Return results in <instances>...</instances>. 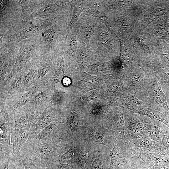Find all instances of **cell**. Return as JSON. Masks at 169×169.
I'll return each mask as SVG.
<instances>
[{
    "instance_id": "52a82bcc",
    "label": "cell",
    "mask_w": 169,
    "mask_h": 169,
    "mask_svg": "<svg viewBox=\"0 0 169 169\" xmlns=\"http://www.w3.org/2000/svg\"><path fill=\"white\" fill-rule=\"evenodd\" d=\"M155 105H141L129 111L140 116H145L154 120H157L166 125L169 129V113L162 110Z\"/></svg>"
},
{
    "instance_id": "4dcf8cb0",
    "label": "cell",
    "mask_w": 169,
    "mask_h": 169,
    "mask_svg": "<svg viewBox=\"0 0 169 169\" xmlns=\"http://www.w3.org/2000/svg\"><path fill=\"white\" fill-rule=\"evenodd\" d=\"M6 71L2 67H0V76L1 79H3L4 77Z\"/></svg>"
},
{
    "instance_id": "4fadbf2b",
    "label": "cell",
    "mask_w": 169,
    "mask_h": 169,
    "mask_svg": "<svg viewBox=\"0 0 169 169\" xmlns=\"http://www.w3.org/2000/svg\"><path fill=\"white\" fill-rule=\"evenodd\" d=\"M149 84L148 89L155 105L169 113L166 96L162 90L158 78L156 76L154 77Z\"/></svg>"
},
{
    "instance_id": "2e32d148",
    "label": "cell",
    "mask_w": 169,
    "mask_h": 169,
    "mask_svg": "<svg viewBox=\"0 0 169 169\" xmlns=\"http://www.w3.org/2000/svg\"><path fill=\"white\" fill-rule=\"evenodd\" d=\"M124 112L123 110L116 116L113 121L111 130L113 134L117 139L129 146L125 133Z\"/></svg>"
},
{
    "instance_id": "7c38bea8",
    "label": "cell",
    "mask_w": 169,
    "mask_h": 169,
    "mask_svg": "<svg viewBox=\"0 0 169 169\" xmlns=\"http://www.w3.org/2000/svg\"><path fill=\"white\" fill-rule=\"evenodd\" d=\"M143 125L144 134L148 136L158 143L163 133L169 130L166 125L155 122V120L150 119L148 117L141 116Z\"/></svg>"
},
{
    "instance_id": "30bf717a",
    "label": "cell",
    "mask_w": 169,
    "mask_h": 169,
    "mask_svg": "<svg viewBox=\"0 0 169 169\" xmlns=\"http://www.w3.org/2000/svg\"><path fill=\"white\" fill-rule=\"evenodd\" d=\"M59 130L58 124L52 122L43 129L27 145L32 146H37L55 141L57 140Z\"/></svg>"
},
{
    "instance_id": "3957f363",
    "label": "cell",
    "mask_w": 169,
    "mask_h": 169,
    "mask_svg": "<svg viewBox=\"0 0 169 169\" xmlns=\"http://www.w3.org/2000/svg\"><path fill=\"white\" fill-rule=\"evenodd\" d=\"M114 142V146L109 152L110 162L108 169H129L133 155V150L126 145L122 149L115 139Z\"/></svg>"
},
{
    "instance_id": "7a4b0ae2",
    "label": "cell",
    "mask_w": 169,
    "mask_h": 169,
    "mask_svg": "<svg viewBox=\"0 0 169 169\" xmlns=\"http://www.w3.org/2000/svg\"><path fill=\"white\" fill-rule=\"evenodd\" d=\"M61 146L59 139L37 146H32L24 144L17 156L21 159L31 160L38 166L47 169L46 164L55 157Z\"/></svg>"
},
{
    "instance_id": "484cf974",
    "label": "cell",
    "mask_w": 169,
    "mask_h": 169,
    "mask_svg": "<svg viewBox=\"0 0 169 169\" xmlns=\"http://www.w3.org/2000/svg\"><path fill=\"white\" fill-rule=\"evenodd\" d=\"M21 160L25 169H46L38 166L31 160L25 159Z\"/></svg>"
},
{
    "instance_id": "d4e9b609",
    "label": "cell",
    "mask_w": 169,
    "mask_h": 169,
    "mask_svg": "<svg viewBox=\"0 0 169 169\" xmlns=\"http://www.w3.org/2000/svg\"><path fill=\"white\" fill-rule=\"evenodd\" d=\"M11 156L7 155H0V169H9V163Z\"/></svg>"
},
{
    "instance_id": "8992f818",
    "label": "cell",
    "mask_w": 169,
    "mask_h": 169,
    "mask_svg": "<svg viewBox=\"0 0 169 169\" xmlns=\"http://www.w3.org/2000/svg\"><path fill=\"white\" fill-rule=\"evenodd\" d=\"M62 1H47L41 3L38 8L26 18V20L41 18H56L65 10Z\"/></svg>"
},
{
    "instance_id": "277c9868",
    "label": "cell",
    "mask_w": 169,
    "mask_h": 169,
    "mask_svg": "<svg viewBox=\"0 0 169 169\" xmlns=\"http://www.w3.org/2000/svg\"><path fill=\"white\" fill-rule=\"evenodd\" d=\"M57 17L44 19H31L30 21L26 20V23L12 36L11 40L19 42L24 39L33 36L51 25L53 21Z\"/></svg>"
},
{
    "instance_id": "d6a6232c",
    "label": "cell",
    "mask_w": 169,
    "mask_h": 169,
    "mask_svg": "<svg viewBox=\"0 0 169 169\" xmlns=\"http://www.w3.org/2000/svg\"><path fill=\"white\" fill-rule=\"evenodd\" d=\"M21 169H25V168H24V166L23 165V167H22V168Z\"/></svg>"
},
{
    "instance_id": "9c48e42d",
    "label": "cell",
    "mask_w": 169,
    "mask_h": 169,
    "mask_svg": "<svg viewBox=\"0 0 169 169\" xmlns=\"http://www.w3.org/2000/svg\"><path fill=\"white\" fill-rule=\"evenodd\" d=\"M130 147L134 151L148 153H163L158 143L144 135L128 141Z\"/></svg>"
},
{
    "instance_id": "cb8c5ba5",
    "label": "cell",
    "mask_w": 169,
    "mask_h": 169,
    "mask_svg": "<svg viewBox=\"0 0 169 169\" xmlns=\"http://www.w3.org/2000/svg\"><path fill=\"white\" fill-rule=\"evenodd\" d=\"M88 157V153L86 151L82 150L80 151L77 158L78 163L81 169H85Z\"/></svg>"
},
{
    "instance_id": "ffe728a7",
    "label": "cell",
    "mask_w": 169,
    "mask_h": 169,
    "mask_svg": "<svg viewBox=\"0 0 169 169\" xmlns=\"http://www.w3.org/2000/svg\"><path fill=\"white\" fill-rule=\"evenodd\" d=\"M136 91L129 92L126 96L124 106L125 108L129 110L136 107L142 105L141 101L139 100L136 97Z\"/></svg>"
},
{
    "instance_id": "4316f807",
    "label": "cell",
    "mask_w": 169,
    "mask_h": 169,
    "mask_svg": "<svg viewBox=\"0 0 169 169\" xmlns=\"http://www.w3.org/2000/svg\"><path fill=\"white\" fill-rule=\"evenodd\" d=\"M103 164L99 159L93 160L91 165V169H103Z\"/></svg>"
},
{
    "instance_id": "e0dca14e",
    "label": "cell",
    "mask_w": 169,
    "mask_h": 169,
    "mask_svg": "<svg viewBox=\"0 0 169 169\" xmlns=\"http://www.w3.org/2000/svg\"><path fill=\"white\" fill-rule=\"evenodd\" d=\"M36 45H29L23 48L19 53L15 64V68H21L24 66L28 60L33 56L38 50Z\"/></svg>"
},
{
    "instance_id": "5b68a950",
    "label": "cell",
    "mask_w": 169,
    "mask_h": 169,
    "mask_svg": "<svg viewBox=\"0 0 169 169\" xmlns=\"http://www.w3.org/2000/svg\"><path fill=\"white\" fill-rule=\"evenodd\" d=\"M99 20L90 14L81 13L70 28L73 26L82 41L88 44Z\"/></svg>"
},
{
    "instance_id": "f546056e",
    "label": "cell",
    "mask_w": 169,
    "mask_h": 169,
    "mask_svg": "<svg viewBox=\"0 0 169 169\" xmlns=\"http://www.w3.org/2000/svg\"><path fill=\"white\" fill-rule=\"evenodd\" d=\"M145 164L148 169H168L164 167L157 164L151 163Z\"/></svg>"
},
{
    "instance_id": "83f0119b",
    "label": "cell",
    "mask_w": 169,
    "mask_h": 169,
    "mask_svg": "<svg viewBox=\"0 0 169 169\" xmlns=\"http://www.w3.org/2000/svg\"><path fill=\"white\" fill-rule=\"evenodd\" d=\"M49 64H45L41 66L38 71V74L39 76L44 75L48 71L50 68Z\"/></svg>"
},
{
    "instance_id": "d6986e66",
    "label": "cell",
    "mask_w": 169,
    "mask_h": 169,
    "mask_svg": "<svg viewBox=\"0 0 169 169\" xmlns=\"http://www.w3.org/2000/svg\"><path fill=\"white\" fill-rule=\"evenodd\" d=\"M41 36L47 46L51 47L54 44L57 39V32L56 28L54 27L50 28L41 33Z\"/></svg>"
},
{
    "instance_id": "7402d4cb",
    "label": "cell",
    "mask_w": 169,
    "mask_h": 169,
    "mask_svg": "<svg viewBox=\"0 0 169 169\" xmlns=\"http://www.w3.org/2000/svg\"><path fill=\"white\" fill-rule=\"evenodd\" d=\"M129 169H148L143 161L137 156L133 154Z\"/></svg>"
},
{
    "instance_id": "8fae6325",
    "label": "cell",
    "mask_w": 169,
    "mask_h": 169,
    "mask_svg": "<svg viewBox=\"0 0 169 169\" xmlns=\"http://www.w3.org/2000/svg\"><path fill=\"white\" fill-rule=\"evenodd\" d=\"M54 119L51 111L49 109L46 108L32 124L29 129L28 139L25 144H29L43 129L52 123Z\"/></svg>"
},
{
    "instance_id": "1f68e13d",
    "label": "cell",
    "mask_w": 169,
    "mask_h": 169,
    "mask_svg": "<svg viewBox=\"0 0 169 169\" xmlns=\"http://www.w3.org/2000/svg\"><path fill=\"white\" fill-rule=\"evenodd\" d=\"M63 83L64 84L67 85L70 84V80L67 78H64L63 80Z\"/></svg>"
},
{
    "instance_id": "44dd1931",
    "label": "cell",
    "mask_w": 169,
    "mask_h": 169,
    "mask_svg": "<svg viewBox=\"0 0 169 169\" xmlns=\"http://www.w3.org/2000/svg\"><path fill=\"white\" fill-rule=\"evenodd\" d=\"M158 144L163 152L169 154V130L163 133Z\"/></svg>"
},
{
    "instance_id": "ac0fdd59",
    "label": "cell",
    "mask_w": 169,
    "mask_h": 169,
    "mask_svg": "<svg viewBox=\"0 0 169 169\" xmlns=\"http://www.w3.org/2000/svg\"><path fill=\"white\" fill-rule=\"evenodd\" d=\"M0 124V145H9L11 143L12 129L10 122Z\"/></svg>"
},
{
    "instance_id": "9a60e30c",
    "label": "cell",
    "mask_w": 169,
    "mask_h": 169,
    "mask_svg": "<svg viewBox=\"0 0 169 169\" xmlns=\"http://www.w3.org/2000/svg\"><path fill=\"white\" fill-rule=\"evenodd\" d=\"M29 129L26 128L12 132L11 143L13 147L12 156H17L21 147L27 141L28 137Z\"/></svg>"
},
{
    "instance_id": "6da1fadb",
    "label": "cell",
    "mask_w": 169,
    "mask_h": 169,
    "mask_svg": "<svg viewBox=\"0 0 169 169\" xmlns=\"http://www.w3.org/2000/svg\"><path fill=\"white\" fill-rule=\"evenodd\" d=\"M92 54L106 55L116 53L120 49L118 41L105 23L99 20L88 43Z\"/></svg>"
},
{
    "instance_id": "ba28073f",
    "label": "cell",
    "mask_w": 169,
    "mask_h": 169,
    "mask_svg": "<svg viewBox=\"0 0 169 169\" xmlns=\"http://www.w3.org/2000/svg\"><path fill=\"white\" fill-rule=\"evenodd\" d=\"M125 135L128 141L144 135L141 116L129 111L125 116Z\"/></svg>"
},
{
    "instance_id": "5bb4252c",
    "label": "cell",
    "mask_w": 169,
    "mask_h": 169,
    "mask_svg": "<svg viewBox=\"0 0 169 169\" xmlns=\"http://www.w3.org/2000/svg\"><path fill=\"white\" fill-rule=\"evenodd\" d=\"M133 153L141 158L145 164L151 163L163 166L169 169V153H148L134 151H133Z\"/></svg>"
},
{
    "instance_id": "603a6c76",
    "label": "cell",
    "mask_w": 169,
    "mask_h": 169,
    "mask_svg": "<svg viewBox=\"0 0 169 169\" xmlns=\"http://www.w3.org/2000/svg\"><path fill=\"white\" fill-rule=\"evenodd\" d=\"M23 166L22 160L17 156L11 157L9 163V169H21Z\"/></svg>"
},
{
    "instance_id": "f1b7e54d",
    "label": "cell",
    "mask_w": 169,
    "mask_h": 169,
    "mask_svg": "<svg viewBox=\"0 0 169 169\" xmlns=\"http://www.w3.org/2000/svg\"><path fill=\"white\" fill-rule=\"evenodd\" d=\"M91 136L93 140L96 142L102 143L104 141V137L97 133L94 132L92 133Z\"/></svg>"
}]
</instances>
